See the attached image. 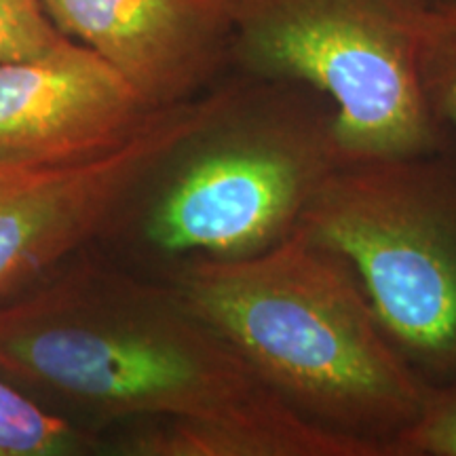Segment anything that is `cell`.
<instances>
[{"instance_id":"1","label":"cell","mask_w":456,"mask_h":456,"mask_svg":"<svg viewBox=\"0 0 456 456\" xmlns=\"http://www.w3.org/2000/svg\"><path fill=\"white\" fill-rule=\"evenodd\" d=\"M0 372L100 419L305 423L167 279L100 265L0 302Z\"/></svg>"},{"instance_id":"2","label":"cell","mask_w":456,"mask_h":456,"mask_svg":"<svg viewBox=\"0 0 456 456\" xmlns=\"http://www.w3.org/2000/svg\"><path fill=\"white\" fill-rule=\"evenodd\" d=\"M165 279L305 423L389 456L419 419L429 385L349 262L306 228L258 256L191 262Z\"/></svg>"},{"instance_id":"3","label":"cell","mask_w":456,"mask_h":456,"mask_svg":"<svg viewBox=\"0 0 456 456\" xmlns=\"http://www.w3.org/2000/svg\"><path fill=\"white\" fill-rule=\"evenodd\" d=\"M346 159L326 95L239 72L135 197L138 237L169 269L258 256L298 231Z\"/></svg>"},{"instance_id":"4","label":"cell","mask_w":456,"mask_h":456,"mask_svg":"<svg viewBox=\"0 0 456 456\" xmlns=\"http://www.w3.org/2000/svg\"><path fill=\"white\" fill-rule=\"evenodd\" d=\"M302 228L349 262L425 385L456 380V134L427 151L346 159Z\"/></svg>"},{"instance_id":"5","label":"cell","mask_w":456,"mask_h":456,"mask_svg":"<svg viewBox=\"0 0 456 456\" xmlns=\"http://www.w3.org/2000/svg\"><path fill=\"white\" fill-rule=\"evenodd\" d=\"M226 9L231 66L326 95L349 159L427 151L454 135L420 77L425 0H226Z\"/></svg>"},{"instance_id":"6","label":"cell","mask_w":456,"mask_h":456,"mask_svg":"<svg viewBox=\"0 0 456 456\" xmlns=\"http://www.w3.org/2000/svg\"><path fill=\"white\" fill-rule=\"evenodd\" d=\"M214 87L155 110L127 140L95 155L0 159V302L30 288L134 205L165 155L212 110Z\"/></svg>"},{"instance_id":"7","label":"cell","mask_w":456,"mask_h":456,"mask_svg":"<svg viewBox=\"0 0 456 456\" xmlns=\"http://www.w3.org/2000/svg\"><path fill=\"white\" fill-rule=\"evenodd\" d=\"M57 30L94 51L148 110L197 98L231 66L226 0H41Z\"/></svg>"},{"instance_id":"8","label":"cell","mask_w":456,"mask_h":456,"mask_svg":"<svg viewBox=\"0 0 456 456\" xmlns=\"http://www.w3.org/2000/svg\"><path fill=\"white\" fill-rule=\"evenodd\" d=\"M152 112L77 41L0 64V159L95 155L127 140Z\"/></svg>"},{"instance_id":"9","label":"cell","mask_w":456,"mask_h":456,"mask_svg":"<svg viewBox=\"0 0 456 456\" xmlns=\"http://www.w3.org/2000/svg\"><path fill=\"white\" fill-rule=\"evenodd\" d=\"M112 448L131 456H368L357 444L305 423L209 419L142 420Z\"/></svg>"},{"instance_id":"10","label":"cell","mask_w":456,"mask_h":456,"mask_svg":"<svg viewBox=\"0 0 456 456\" xmlns=\"http://www.w3.org/2000/svg\"><path fill=\"white\" fill-rule=\"evenodd\" d=\"M0 372V456H70L95 448L94 437L61 419Z\"/></svg>"},{"instance_id":"11","label":"cell","mask_w":456,"mask_h":456,"mask_svg":"<svg viewBox=\"0 0 456 456\" xmlns=\"http://www.w3.org/2000/svg\"><path fill=\"white\" fill-rule=\"evenodd\" d=\"M420 77L436 118L456 134V4L429 9L420 47Z\"/></svg>"},{"instance_id":"12","label":"cell","mask_w":456,"mask_h":456,"mask_svg":"<svg viewBox=\"0 0 456 456\" xmlns=\"http://www.w3.org/2000/svg\"><path fill=\"white\" fill-rule=\"evenodd\" d=\"M68 41L41 0H0V64L53 53Z\"/></svg>"},{"instance_id":"13","label":"cell","mask_w":456,"mask_h":456,"mask_svg":"<svg viewBox=\"0 0 456 456\" xmlns=\"http://www.w3.org/2000/svg\"><path fill=\"white\" fill-rule=\"evenodd\" d=\"M389 456H456V380L427 389L419 419L391 444Z\"/></svg>"},{"instance_id":"14","label":"cell","mask_w":456,"mask_h":456,"mask_svg":"<svg viewBox=\"0 0 456 456\" xmlns=\"http://www.w3.org/2000/svg\"><path fill=\"white\" fill-rule=\"evenodd\" d=\"M429 7H446V4H456V0H425Z\"/></svg>"}]
</instances>
